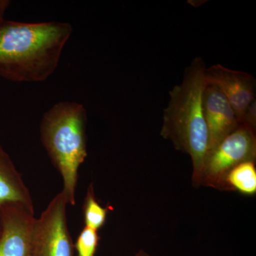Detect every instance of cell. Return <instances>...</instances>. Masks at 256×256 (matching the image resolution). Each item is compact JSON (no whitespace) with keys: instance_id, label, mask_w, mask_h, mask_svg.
Returning a JSON list of instances; mask_svg holds the SVG:
<instances>
[{"instance_id":"obj_1","label":"cell","mask_w":256,"mask_h":256,"mask_svg":"<svg viewBox=\"0 0 256 256\" xmlns=\"http://www.w3.org/2000/svg\"><path fill=\"white\" fill-rule=\"evenodd\" d=\"M72 32L68 22L5 20L0 28V77L16 82L47 80Z\"/></svg>"},{"instance_id":"obj_2","label":"cell","mask_w":256,"mask_h":256,"mask_svg":"<svg viewBox=\"0 0 256 256\" xmlns=\"http://www.w3.org/2000/svg\"><path fill=\"white\" fill-rule=\"evenodd\" d=\"M206 68L203 58L196 57L185 69L182 82L170 92L160 132L176 150L190 156L193 165L192 182L196 186H200L208 151L203 108Z\"/></svg>"},{"instance_id":"obj_3","label":"cell","mask_w":256,"mask_h":256,"mask_svg":"<svg viewBox=\"0 0 256 256\" xmlns=\"http://www.w3.org/2000/svg\"><path fill=\"white\" fill-rule=\"evenodd\" d=\"M87 111L82 104L60 101L44 114L40 140L63 181L68 204L75 206L78 170L88 156Z\"/></svg>"},{"instance_id":"obj_4","label":"cell","mask_w":256,"mask_h":256,"mask_svg":"<svg viewBox=\"0 0 256 256\" xmlns=\"http://www.w3.org/2000/svg\"><path fill=\"white\" fill-rule=\"evenodd\" d=\"M256 158V131L240 124L207 154L200 185L224 190L229 172Z\"/></svg>"},{"instance_id":"obj_5","label":"cell","mask_w":256,"mask_h":256,"mask_svg":"<svg viewBox=\"0 0 256 256\" xmlns=\"http://www.w3.org/2000/svg\"><path fill=\"white\" fill-rule=\"evenodd\" d=\"M63 192L50 202L32 228V256H75L67 224L66 206Z\"/></svg>"},{"instance_id":"obj_6","label":"cell","mask_w":256,"mask_h":256,"mask_svg":"<svg viewBox=\"0 0 256 256\" xmlns=\"http://www.w3.org/2000/svg\"><path fill=\"white\" fill-rule=\"evenodd\" d=\"M0 210L3 222L0 256H32L34 213L18 203L5 204Z\"/></svg>"},{"instance_id":"obj_7","label":"cell","mask_w":256,"mask_h":256,"mask_svg":"<svg viewBox=\"0 0 256 256\" xmlns=\"http://www.w3.org/2000/svg\"><path fill=\"white\" fill-rule=\"evenodd\" d=\"M206 84L218 88L232 106L239 122L252 101L256 100V79L250 74L233 70L222 64L210 66L205 70Z\"/></svg>"},{"instance_id":"obj_8","label":"cell","mask_w":256,"mask_h":256,"mask_svg":"<svg viewBox=\"0 0 256 256\" xmlns=\"http://www.w3.org/2000/svg\"><path fill=\"white\" fill-rule=\"evenodd\" d=\"M204 114L208 130V151L233 132L239 120L233 108L220 89L206 84L203 96Z\"/></svg>"},{"instance_id":"obj_9","label":"cell","mask_w":256,"mask_h":256,"mask_svg":"<svg viewBox=\"0 0 256 256\" xmlns=\"http://www.w3.org/2000/svg\"><path fill=\"white\" fill-rule=\"evenodd\" d=\"M9 203L22 204L34 213L31 193L22 175L0 144V206Z\"/></svg>"},{"instance_id":"obj_10","label":"cell","mask_w":256,"mask_h":256,"mask_svg":"<svg viewBox=\"0 0 256 256\" xmlns=\"http://www.w3.org/2000/svg\"><path fill=\"white\" fill-rule=\"evenodd\" d=\"M224 190H235L246 195L255 194V162H246L230 170L224 180Z\"/></svg>"},{"instance_id":"obj_11","label":"cell","mask_w":256,"mask_h":256,"mask_svg":"<svg viewBox=\"0 0 256 256\" xmlns=\"http://www.w3.org/2000/svg\"><path fill=\"white\" fill-rule=\"evenodd\" d=\"M108 210V208L101 206L96 200L94 184H90L82 205L85 226L98 230L106 224Z\"/></svg>"},{"instance_id":"obj_12","label":"cell","mask_w":256,"mask_h":256,"mask_svg":"<svg viewBox=\"0 0 256 256\" xmlns=\"http://www.w3.org/2000/svg\"><path fill=\"white\" fill-rule=\"evenodd\" d=\"M100 236L98 230L84 227L74 245L75 256H95Z\"/></svg>"},{"instance_id":"obj_13","label":"cell","mask_w":256,"mask_h":256,"mask_svg":"<svg viewBox=\"0 0 256 256\" xmlns=\"http://www.w3.org/2000/svg\"><path fill=\"white\" fill-rule=\"evenodd\" d=\"M240 124L246 126L252 130L256 131V100L252 101L244 112Z\"/></svg>"},{"instance_id":"obj_14","label":"cell","mask_w":256,"mask_h":256,"mask_svg":"<svg viewBox=\"0 0 256 256\" xmlns=\"http://www.w3.org/2000/svg\"><path fill=\"white\" fill-rule=\"evenodd\" d=\"M11 4V1L10 0H0V28L4 22V14L6 10Z\"/></svg>"},{"instance_id":"obj_15","label":"cell","mask_w":256,"mask_h":256,"mask_svg":"<svg viewBox=\"0 0 256 256\" xmlns=\"http://www.w3.org/2000/svg\"><path fill=\"white\" fill-rule=\"evenodd\" d=\"M3 232V222L2 215L1 210H0V239H1L2 235Z\"/></svg>"},{"instance_id":"obj_16","label":"cell","mask_w":256,"mask_h":256,"mask_svg":"<svg viewBox=\"0 0 256 256\" xmlns=\"http://www.w3.org/2000/svg\"><path fill=\"white\" fill-rule=\"evenodd\" d=\"M136 256H149L146 252H144V250H140L139 252L136 254Z\"/></svg>"}]
</instances>
